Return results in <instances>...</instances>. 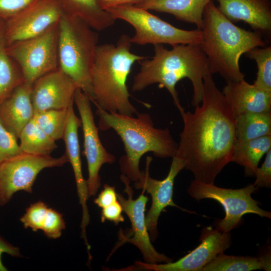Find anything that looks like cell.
<instances>
[{
    "label": "cell",
    "mask_w": 271,
    "mask_h": 271,
    "mask_svg": "<svg viewBox=\"0 0 271 271\" xmlns=\"http://www.w3.org/2000/svg\"><path fill=\"white\" fill-rule=\"evenodd\" d=\"M183 128L176 156L192 172L194 180L214 184L231 161L235 142V116L209 69L203 78L201 103L194 111L180 113Z\"/></svg>",
    "instance_id": "1"
},
{
    "label": "cell",
    "mask_w": 271,
    "mask_h": 271,
    "mask_svg": "<svg viewBox=\"0 0 271 271\" xmlns=\"http://www.w3.org/2000/svg\"><path fill=\"white\" fill-rule=\"evenodd\" d=\"M139 72L134 76L132 90L141 91L151 85L158 84L171 94L180 113L182 106L176 87L187 78L192 83V105H199L202 99L203 78L208 69L207 58L199 45L179 44L171 49L163 44L154 45V55L139 62Z\"/></svg>",
    "instance_id": "2"
},
{
    "label": "cell",
    "mask_w": 271,
    "mask_h": 271,
    "mask_svg": "<svg viewBox=\"0 0 271 271\" xmlns=\"http://www.w3.org/2000/svg\"><path fill=\"white\" fill-rule=\"evenodd\" d=\"M200 47L208 61V69L226 82L238 81L245 76L240 69L241 56L256 47L265 46L262 34L235 25L224 16L213 1L206 6L201 28Z\"/></svg>",
    "instance_id": "3"
},
{
    "label": "cell",
    "mask_w": 271,
    "mask_h": 271,
    "mask_svg": "<svg viewBox=\"0 0 271 271\" xmlns=\"http://www.w3.org/2000/svg\"><path fill=\"white\" fill-rule=\"evenodd\" d=\"M96 108L98 128L113 129L123 142L125 154L119 160L120 169L130 181L135 182L140 179V162L145 154L152 152L161 158H173L176 155L178 144L169 128L155 127L149 113H138L134 117Z\"/></svg>",
    "instance_id": "4"
},
{
    "label": "cell",
    "mask_w": 271,
    "mask_h": 271,
    "mask_svg": "<svg viewBox=\"0 0 271 271\" xmlns=\"http://www.w3.org/2000/svg\"><path fill=\"white\" fill-rule=\"evenodd\" d=\"M130 37L122 35L115 45H98L91 71L96 107L110 112L133 115L136 108L129 100L127 81L133 65L146 57L130 51Z\"/></svg>",
    "instance_id": "5"
},
{
    "label": "cell",
    "mask_w": 271,
    "mask_h": 271,
    "mask_svg": "<svg viewBox=\"0 0 271 271\" xmlns=\"http://www.w3.org/2000/svg\"><path fill=\"white\" fill-rule=\"evenodd\" d=\"M98 40L96 31L79 18L64 13L58 23V68L88 95L91 102V71Z\"/></svg>",
    "instance_id": "6"
},
{
    "label": "cell",
    "mask_w": 271,
    "mask_h": 271,
    "mask_svg": "<svg viewBox=\"0 0 271 271\" xmlns=\"http://www.w3.org/2000/svg\"><path fill=\"white\" fill-rule=\"evenodd\" d=\"M116 20L120 19L130 24L134 29L130 38L131 43L147 44L200 45L203 40L201 29L186 30L177 28L149 11L134 5H124L106 10Z\"/></svg>",
    "instance_id": "7"
},
{
    "label": "cell",
    "mask_w": 271,
    "mask_h": 271,
    "mask_svg": "<svg viewBox=\"0 0 271 271\" xmlns=\"http://www.w3.org/2000/svg\"><path fill=\"white\" fill-rule=\"evenodd\" d=\"M257 189L253 184L242 188L233 189L194 180L188 188V192L197 201L211 199L218 202L223 206L225 215L224 218L216 222L215 228L228 233L240 224L245 214H254L271 218V212L261 208L258 201L251 197Z\"/></svg>",
    "instance_id": "8"
},
{
    "label": "cell",
    "mask_w": 271,
    "mask_h": 271,
    "mask_svg": "<svg viewBox=\"0 0 271 271\" xmlns=\"http://www.w3.org/2000/svg\"><path fill=\"white\" fill-rule=\"evenodd\" d=\"M58 23L43 33L7 46L9 56L16 63L24 82L30 85L58 69Z\"/></svg>",
    "instance_id": "9"
},
{
    "label": "cell",
    "mask_w": 271,
    "mask_h": 271,
    "mask_svg": "<svg viewBox=\"0 0 271 271\" xmlns=\"http://www.w3.org/2000/svg\"><path fill=\"white\" fill-rule=\"evenodd\" d=\"M68 162L65 154L59 158L22 153L0 164V206L7 204L18 191L32 193L40 172L45 168L60 167Z\"/></svg>",
    "instance_id": "10"
},
{
    "label": "cell",
    "mask_w": 271,
    "mask_h": 271,
    "mask_svg": "<svg viewBox=\"0 0 271 271\" xmlns=\"http://www.w3.org/2000/svg\"><path fill=\"white\" fill-rule=\"evenodd\" d=\"M199 245L190 252L175 262L150 263L136 261L117 271H202L207 263L218 254L224 253L231 244V234L212 226L204 227L200 237Z\"/></svg>",
    "instance_id": "11"
},
{
    "label": "cell",
    "mask_w": 271,
    "mask_h": 271,
    "mask_svg": "<svg viewBox=\"0 0 271 271\" xmlns=\"http://www.w3.org/2000/svg\"><path fill=\"white\" fill-rule=\"evenodd\" d=\"M120 178L124 184V192L127 194V198L117 194V199L123 211L128 216L131 227L130 232L126 234L120 231L118 243L115 248L117 249L125 243H130L140 250L145 262L160 263L172 261L171 258L158 252L151 243L146 222L145 210L148 198L144 194L145 191L143 190L141 195L136 199H133L134 192L130 186V180L123 174Z\"/></svg>",
    "instance_id": "12"
},
{
    "label": "cell",
    "mask_w": 271,
    "mask_h": 271,
    "mask_svg": "<svg viewBox=\"0 0 271 271\" xmlns=\"http://www.w3.org/2000/svg\"><path fill=\"white\" fill-rule=\"evenodd\" d=\"M89 97L77 88L74 95L81 121L83 134V154L86 157L88 177L86 180L89 197L95 196L101 185L99 171L102 165L111 164L115 161L114 155L109 153L101 142L91 106Z\"/></svg>",
    "instance_id": "13"
},
{
    "label": "cell",
    "mask_w": 271,
    "mask_h": 271,
    "mask_svg": "<svg viewBox=\"0 0 271 271\" xmlns=\"http://www.w3.org/2000/svg\"><path fill=\"white\" fill-rule=\"evenodd\" d=\"M64 13L60 0H34L7 20V45L36 36L59 23Z\"/></svg>",
    "instance_id": "14"
},
{
    "label": "cell",
    "mask_w": 271,
    "mask_h": 271,
    "mask_svg": "<svg viewBox=\"0 0 271 271\" xmlns=\"http://www.w3.org/2000/svg\"><path fill=\"white\" fill-rule=\"evenodd\" d=\"M169 172L166 177L162 180L153 179L150 176L149 168L152 158L147 157L146 169L142 171L140 179L134 183L137 189L147 192L152 198V204L147 215L146 222L151 239L154 241L158 237L157 225L161 212L168 206L181 208L173 199L174 181L179 173L184 169V163L180 158H172ZM184 211H190L182 209Z\"/></svg>",
    "instance_id": "15"
},
{
    "label": "cell",
    "mask_w": 271,
    "mask_h": 271,
    "mask_svg": "<svg viewBox=\"0 0 271 271\" xmlns=\"http://www.w3.org/2000/svg\"><path fill=\"white\" fill-rule=\"evenodd\" d=\"M77 88L73 81L59 68L42 76L32 86L31 100L35 113L67 108L74 101Z\"/></svg>",
    "instance_id": "16"
},
{
    "label": "cell",
    "mask_w": 271,
    "mask_h": 271,
    "mask_svg": "<svg viewBox=\"0 0 271 271\" xmlns=\"http://www.w3.org/2000/svg\"><path fill=\"white\" fill-rule=\"evenodd\" d=\"M73 104L74 101L68 107L66 124L63 139L66 147L65 154L73 171L79 203L82 207V216L80 225L81 236L86 237V229L90 221L87 204L89 197L86 180L84 179L82 173L80 157L78 129L81 126V121L74 112Z\"/></svg>",
    "instance_id": "17"
},
{
    "label": "cell",
    "mask_w": 271,
    "mask_h": 271,
    "mask_svg": "<svg viewBox=\"0 0 271 271\" xmlns=\"http://www.w3.org/2000/svg\"><path fill=\"white\" fill-rule=\"evenodd\" d=\"M220 12L232 22L242 21L253 31L270 35L271 5L269 0H216Z\"/></svg>",
    "instance_id": "18"
},
{
    "label": "cell",
    "mask_w": 271,
    "mask_h": 271,
    "mask_svg": "<svg viewBox=\"0 0 271 271\" xmlns=\"http://www.w3.org/2000/svg\"><path fill=\"white\" fill-rule=\"evenodd\" d=\"M32 86L23 82L0 104V121L18 139L35 114L31 96Z\"/></svg>",
    "instance_id": "19"
},
{
    "label": "cell",
    "mask_w": 271,
    "mask_h": 271,
    "mask_svg": "<svg viewBox=\"0 0 271 271\" xmlns=\"http://www.w3.org/2000/svg\"><path fill=\"white\" fill-rule=\"evenodd\" d=\"M222 92L235 117L247 112L271 110V92L261 90L244 79L227 82Z\"/></svg>",
    "instance_id": "20"
},
{
    "label": "cell",
    "mask_w": 271,
    "mask_h": 271,
    "mask_svg": "<svg viewBox=\"0 0 271 271\" xmlns=\"http://www.w3.org/2000/svg\"><path fill=\"white\" fill-rule=\"evenodd\" d=\"M212 0H145L134 6L146 10L165 13L178 20L194 24L201 29L207 4Z\"/></svg>",
    "instance_id": "21"
},
{
    "label": "cell",
    "mask_w": 271,
    "mask_h": 271,
    "mask_svg": "<svg viewBox=\"0 0 271 271\" xmlns=\"http://www.w3.org/2000/svg\"><path fill=\"white\" fill-rule=\"evenodd\" d=\"M65 13L77 17L96 31L112 26L115 20L98 6L96 0H60Z\"/></svg>",
    "instance_id": "22"
},
{
    "label": "cell",
    "mask_w": 271,
    "mask_h": 271,
    "mask_svg": "<svg viewBox=\"0 0 271 271\" xmlns=\"http://www.w3.org/2000/svg\"><path fill=\"white\" fill-rule=\"evenodd\" d=\"M270 149L271 135L249 141H235L231 162L243 167L246 176H254L260 160Z\"/></svg>",
    "instance_id": "23"
},
{
    "label": "cell",
    "mask_w": 271,
    "mask_h": 271,
    "mask_svg": "<svg viewBox=\"0 0 271 271\" xmlns=\"http://www.w3.org/2000/svg\"><path fill=\"white\" fill-rule=\"evenodd\" d=\"M235 141H249L271 135V110L247 112L235 117Z\"/></svg>",
    "instance_id": "24"
},
{
    "label": "cell",
    "mask_w": 271,
    "mask_h": 271,
    "mask_svg": "<svg viewBox=\"0 0 271 271\" xmlns=\"http://www.w3.org/2000/svg\"><path fill=\"white\" fill-rule=\"evenodd\" d=\"M4 24H0V104L24 82L22 72L7 52Z\"/></svg>",
    "instance_id": "25"
},
{
    "label": "cell",
    "mask_w": 271,
    "mask_h": 271,
    "mask_svg": "<svg viewBox=\"0 0 271 271\" xmlns=\"http://www.w3.org/2000/svg\"><path fill=\"white\" fill-rule=\"evenodd\" d=\"M19 139L22 153L50 156L57 148L55 141L46 134L33 118L23 128Z\"/></svg>",
    "instance_id": "26"
},
{
    "label": "cell",
    "mask_w": 271,
    "mask_h": 271,
    "mask_svg": "<svg viewBox=\"0 0 271 271\" xmlns=\"http://www.w3.org/2000/svg\"><path fill=\"white\" fill-rule=\"evenodd\" d=\"M259 257L218 254L202 271H250L263 269Z\"/></svg>",
    "instance_id": "27"
},
{
    "label": "cell",
    "mask_w": 271,
    "mask_h": 271,
    "mask_svg": "<svg viewBox=\"0 0 271 271\" xmlns=\"http://www.w3.org/2000/svg\"><path fill=\"white\" fill-rule=\"evenodd\" d=\"M68 108L52 109L35 113L33 118L50 138L63 139L67 118Z\"/></svg>",
    "instance_id": "28"
},
{
    "label": "cell",
    "mask_w": 271,
    "mask_h": 271,
    "mask_svg": "<svg viewBox=\"0 0 271 271\" xmlns=\"http://www.w3.org/2000/svg\"><path fill=\"white\" fill-rule=\"evenodd\" d=\"M254 60L257 72L253 84L258 88L271 92V46L256 47L245 53Z\"/></svg>",
    "instance_id": "29"
},
{
    "label": "cell",
    "mask_w": 271,
    "mask_h": 271,
    "mask_svg": "<svg viewBox=\"0 0 271 271\" xmlns=\"http://www.w3.org/2000/svg\"><path fill=\"white\" fill-rule=\"evenodd\" d=\"M48 207L43 201H37L28 207L20 221L25 228H30L36 232L41 230Z\"/></svg>",
    "instance_id": "30"
},
{
    "label": "cell",
    "mask_w": 271,
    "mask_h": 271,
    "mask_svg": "<svg viewBox=\"0 0 271 271\" xmlns=\"http://www.w3.org/2000/svg\"><path fill=\"white\" fill-rule=\"evenodd\" d=\"M21 153L18 138L0 121V164Z\"/></svg>",
    "instance_id": "31"
},
{
    "label": "cell",
    "mask_w": 271,
    "mask_h": 271,
    "mask_svg": "<svg viewBox=\"0 0 271 271\" xmlns=\"http://www.w3.org/2000/svg\"><path fill=\"white\" fill-rule=\"evenodd\" d=\"M66 228L63 215L51 208H48L41 230L51 239L60 237L62 231Z\"/></svg>",
    "instance_id": "32"
},
{
    "label": "cell",
    "mask_w": 271,
    "mask_h": 271,
    "mask_svg": "<svg viewBox=\"0 0 271 271\" xmlns=\"http://www.w3.org/2000/svg\"><path fill=\"white\" fill-rule=\"evenodd\" d=\"M254 176L256 179L253 185L257 189L271 187V149L266 153L261 167L256 169Z\"/></svg>",
    "instance_id": "33"
},
{
    "label": "cell",
    "mask_w": 271,
    "mask_h": 271,
    "mask_svg": "<svg viewBox=\"0 0 271 271\" xmlns=\"http://www.w3.org/2000/svg\"><path fill=\"white\" fill-rule=\"evenodd\" d=\"M34 0H0V18L5 21Z\"/></svg>",
    "instance_id": "34"
},
{
    "label": "cell",
    "mask_w": 271,
    "mask_h": 271,
    "mask_svg": "<svg viewBox=\"0 0 271 271\" xmlns=\"http://www.w3.org/2000/svg\"><path fill=\"white\" fill-rule=\"evenodd\" d=\"M122 206L118 201L102 208L101 221L104 222L106 220L113 222L116 225L123 222L124 218L122 215Z\"/></svg>",
    "instance_id": "35"
},
{
    "label": "cell",
    "mask_w": 271,
    "mask_h": 271,
    "mask_svg": "<svg viewBox=\"0 0 271 271\" xmlns=\"http://www.w3.org/2000/svg\"><path fill=\"white\" fill-rule=\"evenodd\" d=\"M118 201L117 194L115 188L105 184L103 190L94 200V203L99 207L103 208Z\"/></svg>",
    "instance_id": "36"
},
{
    "label": "cell",
    "mask_w": 271,
    "mask_h": 271,
    "mask_svg": "<svg viewBox=\"0 0 271 271\" xmlns=\"http://www.w3.org/2000/svg\"><path fill=\"white\" fill-rule=\"evenodd\" d=\"M7 253L13 257H22L20 249L5 240L0 236V271H7V268L4 265L2 261L3 253Z\"/></svg>",
    "instance_id": "37"
},
{
    "label": "cell",
    "mask_w": 271,
    "mask_h": 271,
    "mask_svg": "<svg viewBox=\"0 0 271 271\" xmlns=\"http://www.w3.org/2000/svg\"><path fill=\"white\" fill-rule=\"evenodd\" d=\"M101 9L107 10L124 5H135L145 0H96Z\"/></svg>",
    "instance_id": "38"
}]
</instances>
